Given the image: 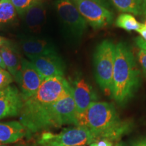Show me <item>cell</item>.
I'll return each mask as SVG.
<instances>
[{
	"label": "cell",
	"instance_id": "e0dca14e",
	"mask_svg": "<svg viewBox=\"0 0 146 146\" xmlns=\"http://www.w3.org/2000/svg\"><path fill=\"white\" fill-rule=\"evenodd\" d=\"M117 10L123 13L141 16L143 0H110Z\"/></svg>",
	"mask_w": 146,
	"mask_h": 146
},
{
	"label": "cell",
	"instance_id": "d4e9b609",
	"mask_svg": "<svg viewBox=\"0 0 146 146\" xmlns=\"http://www.w3.org/2000/svg\"><path fill=\"white\" fill-rule=\"evenodd\" d=\"M137 32H138L142 39L146 41V26L144 24H141V26Z\"/></svg>",
	"mask_w": 146,
	"mask_h": 146
},
{
	"label": "cell",
	"instance_id": "9a60e30c",
	"mask_svg": "<svg viewBox=\"0 0 146 146\" xmlns=\"http://www.w3.org/2000/svg\"><path fill=\"white\" fill-rule=\"evenodd\" d=\"M25 127L18 121L0 123V143H12L19 141L27 135Z\"/></svg>",
	"mask_w": 146,
	"mask_h": 146
},
{
	"label": "cell",
	"instance_id": "484cf974",
	"mask_svg": "<svg viewBox=\"0 0 146 146\" xmlns=\"http://www.w3.org/2000/svg\"><path fill=\"white\" fill-rule=\"evenodd\" d=\"M141 16L143 18L144 25L146 26V0H143V3H142V9H141Z\"/></svg>",
	"mask_w": 146,
	"mask_h": 146
},
{
	"label": "cell",
	"instance_id": "f546056e",
	"mask_svg": "<svg viewBox=\"0 0 146 146\" xmlns=\"http://www.w3.org/2000/svg\"><path fill=\"white\" fill-rule=\"evenodd\" d=\"M0 67H1V68L4 69H6V67H5V64L3 62V60L2 59V57H1V54H0Z\"/></svg>",
	"mask_w": 146,
	"mask_h": 146
},
{
	"label": "cell",
	"instance_id": "4dcf8cb0",
	"mask_svg": "<svg viewBox=\"0 0 146 146\" xmlns=\"http://www.w3.org/2000/svg\"><path fill=\"white\" fill-rule=\"evenodd\" d=\"M112 146H126V145H124L123 143H120V142L118 141V142H114V144H113Z\"/></svg>",
	"mask_w": 146,
	"mask_h": 146
},
{
	"label": "cell",
	"instance_id": "5b68a950",
	"mask_svg": "<svg viewBox=\"0 0 146 146\" xmlns=\"http://www.w3.org/2000/svg\"><path fill=\"white\" fill-rule=\"evenodd\" d=\"M116 45L110 40H104L97 45L94 54L96 80L102 91L112 96Z\"/></svg>",
	"mask_w": 146,
	"mask_h": 146
},
{
	"label": "cell",
	"instance_id": "d6986e66",
	"mask_svg": "<svg viewBox=\"0 0 146 146\" xmlns=\"http://www.w3.org/2000/svg\"><path fill=\"white\" fill-rule=\"evenodd\" d=\"M135 17L129 13H122L116 18L115 25L127 31H137L141 26Z\"/></svg>",
	"mask_w": 146,
	"mask_h": 146
},
{
	"label": "cell",
	"instance_id": "9c48e42d",
	"mask_svg": "<svg viewBox=\"0 0 146 146\" xmlns=\"http://www.w3.org/2000/svg\"><path fill=\"white\" fill-rule=\"evenodd\" d=\"M44 79L29 60L23 58L21 74L17 84L24 102L35 94Z\"/></svg>",
	"mask_w": 146,
	"mask_h": 146
},
{
	"label": "cell",
	"instance_id": "8fae6325",
	"mask_svg": "<svg viewBox=\"0 0 146 146\" xmlns=\"http://www.w3.org/2000/svg\"><path fill=\"white\" fill-rule=\"evenodd\" d=\"M24 100L20 90L10 85L0 90V120L20 115Z\"/></svg>",
	"mask_w": 146,
	"mask_h": 146
},
{
	"label": "cell",
	"instance_id": "44dd1931",
	"mask_svg": "<svg viewBox=\"0 0 146 146\" xmlns=\"http://www.w3.org/2000/svg\"><path fill=\"white\" fill-rule=\"evenodd\" d=\"M14 80L13 76L8 71L0 67V90L10 86Z\"/></svg>",
	"mask_w": 146,
	"mask_h": 146
},
{
	"label": "cell",
	"instance_id": "ffe728a7",
	"mask_svg": "<svg viewBox=\"0 0 146 146\" xmlns=\"http://www.w3.org/2000/svg\"><path fill=\"white\" fill-rule=\"evenodd\" d=\"M15 7L17 13L23 16V14L31 7L36 3L43 1V0H11Z\"/></svg>",
	"mask_w": 146,
	"mask_h": 146
},
{
	"label": "cell",
	"instance_id": "ba28073f",
	"mask_svg": "<svg viewBox=\"0 0 146 146\" xmlns=\"http://www.w3.org/2000/svg\"><path fill=\"white\" fill-rule=\"evenodd\" d=\"M55 7L60 21L70 35L79 39L87 30V23L70 0H55Z\"/></svg>",
	"mask_w": 146,
	"mask_h": 146
},
{
	"label": "cell",
	"instance_id": "7402d4cb",
	"mask_svg": "<svg viewBox=\"0 0 146 146\" xmlns=\"http://www.w3.org/2000/svg\"><path fill=\"white\" fill-rule=\"evenodd\" d=\"M137 60L146 77V50L140 49L137 53Z\"/></svg>",
	"mask_w": 146,
	"mask_h": 146
},
{
	"label": "cell",
	"instance_id": "cb8c5ba5",
	"mask_svg": "<svg viewBox=\"0 0 146 146\" xmlns=\"http://www.w3.org/2000/svg\"><path fill=\"white\" fill-rule=\"evenodd\" d=\"M135 44L139 47L140 49L146 50V41L142 39L141 36H138L135 39Z\"/></svg>",
	"mask_w": 146,
	"mask_h": 146
},
{
	"label": "cell",
	"instance_id": "1f68e13d",
	"mask_svg": "<svg viewBox=\"0 0 146 146\" xmlns=\"http://www.w3.org/2000/svg\"><path fill=\"white\" fill-rule=\"evenodd\" d=\"M89 146H97V145H96V142H94V143H91L90 145H89Z\"/></svg>",
	"mask_w": 146,
	"mask_h": 146
},
{
	"label": "cell",
	"instance_id": "277c9868",
	"mask_svg": "<svg viewBox=\"0 0 146 146\" xmlns=\"http://www.w3.org/2000/svg\"><path fill=\"white\" fill-rule=\"evenodd\" d=\"M64 125L78 126L77 112L72 92L45 110L36 122V128L39 131Z\"/></svg>",
	"mask_w": 146,
	"mask_h": 146
},
{
	"label": "cell",
	"instance_id": "3957f363",
	"mask_svg": "<svg viewBox=\"0 0 146 146\" xmlns=\"http://www.w3.org/2000/svg\"><path fill=\"white\" fill-rule=\"evenodd\" d=\"M71 92V85L64 76L45 78L35 94L24 102L20 123L27 122Z\"/></svg>",
	"mask_w": 146,
	"mask_h": 146
},
{
	"label": "cell",
	"instance_id": "f1b7e54d",
	"mask_svg": "<svg viewBox=\"0 0 146 146\" xmlns=\"http://www.w3.org/2000/svg\"><path fill=\"white\" fill-rule=\"evenodd\" d=\"M9 42H10V40L7 39L6 38L3 37V36H0V47L2 46V45L5 44H7V43H8Z\"/></svg>",
	"mask_w": 146,
	"mask_h": 146
},
{
	"label": "cell",
	"instance_id": "7c38bea8",
	"mask_svg": "<svg viewBox=\"0 0 146 146\" xmlns=\"http://www.w3.org/2000/svg\"><path fill=\"white\" fill-rule=\"evenodd\" d=\"M29 60L44 78L64 75L65 64L58 53L31 58Z\"/></svg>",
	"mask_w": 146,
	"mask_h": 146
},
{
	"label": "cell",
	"instance_id": "4fadbf2b",
	"mask_svg": "<svg viewBox=\"0 0 146 146\" xmlns=\"http://www.w3.org/2000/svg\"><path fill=\"white\" fill-rule=\"evenodd\" d=\"M21 46L28 59L58 53L52 43L40 38L29 37L22 39Z\"/></svg>",
	"mask_w": 146,
	"mask_h": 146
},
{
	"label": "cell",
	"instance_id": "8992f818",
	"mask_svg": "<svg viewBox=\"0 0 146 146\" xmlns=\"http://www.w3.org/2000/svg\"><path fill=\"white\" fill-rule=\"evenodd\" d=\"M96 137L84 127H67L59 133L45 131L37 143L39 146H84L97 141Z\"/></svg>",
	"mask_w": 146,
	"mask_h": 146
},
{
	"label": "cell",
	"instance_id": "83f0119b",
	"mask_svg": "<svg viewBox=\"0 0 146 146\" xmlns=\"http://www.w3.org/2000/svg\"><path fill=\"white\" fill-rule=\"evenodd\" d=\"M131 146H146V137L137 140Z\"/></svg>",
	"mask_w": 146,
	"mask_h": 146
},
{
	"label": "cell",
	"instance_id": "603a6c76",
	"mask_svg": "<svg viewBox=\"0 0 146 146\" xmlns=\"http://www.w3.org/2000/svg\"><path fill=\"white\" fill-rule=\"evenodd\" d=\"M97 146H112L114 142L110 141L106 139H100L96 141Z\"/></svg>",
	"mask_w": 146,
	"mask_h": 146
},
{
	"label": "cell",
	"instance_id": "30bf717a",
	"mask_svg": "<svg viewBox=\"0 0 146 146\" xmlns=\"http://www.w3.org/2000/svg\"><path fill=\"white\" fill-rule=\"evenodd\" d=\"M70 85L77 116L83 114L93 103L98 102V98L96 91L84 78L78 76L74 78Z\"/></svg>",
	"mask_w": 146,
	"mask_h": 146
},
{
	"label": "cell",
	"instance_id": "6da1fadb",
	"mask_svg": "<svg viewBox=\"0 0 146 146\" xmlns=\"http://www.w3.org/2000/svg\"><path fill=\"white\" fill-rule=\"evenodd\" d=\"M78 126L89 129L97 139H106L118 142L131 131L132 124L119 117L114 106L105 102H96L86 111L77 116ZM97 140V141H98Z\"/></svg>",
	"mask_w": 146,
	"mask_h": 146
},
{
	"label": "cell",
	"instance_id": "4316f807",
	"mask_svg": "<svg viewBox=\"0 0 146 146\" xmlns=\"http://www.w3.org/2000/svg\"><path fill=\"white\" fill-rule=\"evenodd\" d=\"M92 1H96V2L100 3V4L103 5L104 6H105L106 8H108L110 10L111 8V1L110 0H92Z\"/></svg>",
	"mask_w": 146,
	"mask_h": 146
},
{
	"label": "cell",
	"instance_id": "52a82bcc",
	"mask_svg": "<svg viewBox=\"0 0 146 146\" xmlns=\"http://www.w3.org/2000/svg\"><path fill=\"white\" fill-rule=\"evenodd\" d=\"M89 25L94 29L105 28L112 23L114 14L110 9L92 0H70Z\"/></svg>",
	"mask_w": 146,
	"mask_h": 146
},
{
	"label": "cell",
	"instance_id": "2e32d148",
	"mask_svg": "<svg viewBox=\"0 0 146 146\" xmlns=\"http://www.w3.org/2000/svg\"><path fill=\"white\" fill-rule=\"evenodd\" d=\"M25 24L31 31L38 33L41 31L46 17V10L43 1L31 7L23 14Z\"/></svg>",
	"mask_w": 146,
	"mask_h": 146
},
{
	"label": "cell",
	"instance_id": "ac0fdd59",
	"mask_svg": "<svg viewBox=\"0 0 146 146\" xmlns=\"http://www.w3.org/2000/svg\"><path fill=\"white\" fill-rule=\"evenodd\" d=\"M17 16V11L11 0H0V25L13 22Z\"/></svg>",
	"mask_w": 146,
	"mask_h": 146
},
{
	"label": "cell",
	"instance_id": "5bb4252c",
	"mask_svg": "<svg viewBox=\"0 0 146 146\" xmlns=\"http://www.w3.org/2000/svg\"><path fill=\"white\" fill-rule=\"evenodd\" d=\"M0 54L3 60L6 69L13 76L16 83L18 81L21 74L22 60L18 51L11 42L0 47Z\"/></svg>",
	"mask_w": 146,
	"mask_h": 146
},
{
	"label": "cell",
	"instance_id": "7a4b0ae2",
	"mask_svg": "<svg viewBox=\"0 0 146 146\" xmlns=\"http://www.w3.org/2000/svg\"><path fill=\"white\" fill-rule=\"evenodd\" d=\"M140 72L135 59L127 43L116 45L112 96L118 105L125 106L140 85Z\"/></svg>",
	"mask_w": 146,
	"mask_h": 146
},
{
	"label": "cell",
	"instance_id": "d6a6232c",
	"mask_svg": "<svg viewBox=\"0 0 146 146\" xmlns=\"http://www.w3.org/2000/svg\"><path fill=\"white\" fill-rule=\"evenodd\" d=\"M0 146H7V145H3V144H1V143H0Z\"/></svg>",
	"mask_w": 146,
	"mask_h": 146
}]
</instances>
